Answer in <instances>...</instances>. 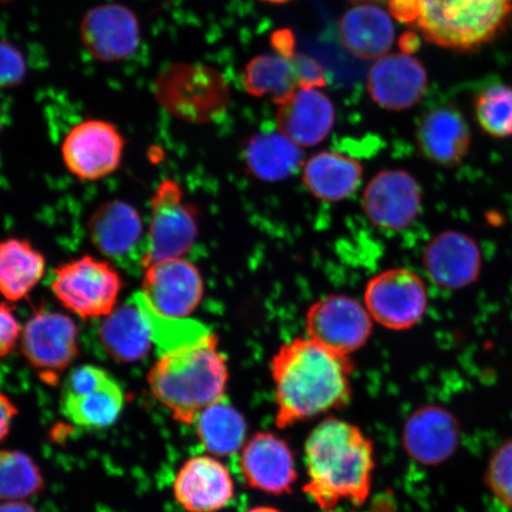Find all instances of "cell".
Returning a JSON list of instances; mask_svg holds the SVG:
<instances>
[{"mask_svg":"<svg viewBox=\"0 0 512 512\" xmlns=\"http://www.w3.org/2000/svg\"><path fill=\"white\" fill-rule=\"evenodd\" d=\"M471 140L470 126L462 112L451 106L426 112L416 128V144L421 155L447 168L464 162Z\"/></svg>","mask_w":512,"mask_h":512,"instance_id":"cell-23","label":"cell"},{"mask_svg":"<svg viewBox=\"0 0 512 512\" xmlns=\"http://www.w3.org/2000/svg\"><path fill=\"white\" fill-rule=\"evenodd\" d=\"M176 501L188 512H219L234 497V482L226 466L210 456L185 462L174 480Z\"/></svg>","mask_w":512,"mask_h":512,"instance_id":"cell-18","label":"cell"},{"mask_svg":"<svg viewBox=\"0 0 512 512\" xmlns=\"http://www.w3.org/2000/svg\"><path fill=\"white\" fill-rule=\"evenodd\" d=\"M390 16L402 23H416L421 15V0H388Z\"/></svg>","mask_w":512,"mask_h":512,"instance_id":"cell-38","label":"cell"},{"mask_svg":"<svg viewBox=\"0 0 512 512\" xmlns=\"http://www.w3.org/2000/svg\"><path fill=\"white\" fill-rule=\"evenodd\" d=\"M512 22V0H421L418 25L435 46L469 51L495 40Z\"/></svg>","mask_w":512,"mask_h":512,"instance_id":"cell-4","label":"cell"},{"mask_svg":"<svg viewBox=\"0 0 512 512\" xmlns=\"http://www.w3.org/2000/svg\"><path fill=\"white\" fill-rule=\"evenodd\" d=\"M133 298L136 299L149 322L153 345H155L158 355L183 348L210 334L207 326L196 322V320L160 315L147 303L142 292L137 293Z\"/></svg>","mask_w":512,"mask_h":512,"instance_id":"cell-32","label":"cell"},{"mask_svg":"<svg viewBox=\"0 0 512 512\" xmlns=\"http://www.w3.org/2000/svg\"><path fill=\"white\" fill-rule=\"evenodd\" d=\"M10 2H14V0H0V3H10Z\"/></svg>","mask_w":512,"mask_h":512,"instance_id":"cell-46","label":"cell"},{"mask_svg":"<svg viewBox=\"0 0 512 512\" xmlns=\"http://www.w3.org/2000/svg\"><path fill=\"white\" fill-rule=\"evenodd\" d=\"M247 512H280L278 509H274L271 507H258L248 510Z\"/></svg>","mask_w":512,"mask_h":512,"instance_id":"cell-44","label":"cell"},{"mask_svg":"<svg viewBox=\"0 0 512 512\" xmlns=\"http://www.w3.org/2000/svg\"><path fill=\"white\" fill-rule=\"evenodd\" d=\"M0 512H37L30 504L24 501L0 503Z\"/></svg>","mask_w":512,"mask_h":512,"instance_id":"cell-41","label":"cell"},{"mask_svg":"<svg viewBox=\"0 0 512 512\" xmlns=\"http://www.w3.org/2000/svg\"><path fill=\"white\" fill-rule=\"evenodd\" d=\"M243 83L249 94L256 98L268 96L274 102L284 99L299 87L292 60L277 53L259 55L249 61Z\"/></svg>","mask_w":512,"mask_h":512,"instance_id":"cell-30","label":"cell"},{"mask_svg":"<svg viewBox=\"0 0 512 512\" xmlns=\"http://www.w3.org/2000/svg\"><path fill=\"white\" fill-rule=\"evenodd\" d=\"M275 53L292 60L296 56V41L290 30L275 31L271 38Z\"/></svg>","mask_w":512,"mask_h":512,"instance_id":"cell-40","label":"cell"},{"mask_svg":"<svg viewBox=\"0 0 512 512\" xmlns=\"http://www.w3.org/2000/svg\"><path fill=\"white\" fill-rule=\"evenodd\" d=\"M40 466L29 454L0 450V501H25L44 489Z\"/></svg>","mask_w":512,"mask_h":512,"instance_id":"cell-31","label":"cell"},{"mask_svg":"<svg viewBox=\"0 0 512 512\" xmlns=\"http://www.w3.org/2000/svg\"><path fill=\"white\" fill-rule=\"evenodd\" d=\"M422 261L433 283L447 290H460L476 283L483 266L477 242L458 230H446L435 236Z\"/></svg>","mask_w":512,"mask_h":512,"instance_id":"cell-19","label":"cell"},{"mask_svg":"<svg viewBox=\"0 0 512 512\" xmlns=\"http://www.w3.org/2000/svg\"><path fill=\"white\" fill-rule=\"evenodd\" d=\"M46 274V258L27 240L0 242V294L15 303L29 297Z\"/></svg>","mask_w":512,"mask_h":512,"instance_id":"cell-27","label":"cell"},{"mask_svg":"<svg viewBox=\"0 0 512 512\" xmlns=\"http://www.w3.org/2000/svg\"><path fill=\"white\" fill-rule=\"evenodd\" d=\"M373 318L366 305L343 294L312 304L306 315L307 337L338 355L349 357L368 342Z\"/></svg>","mask_w":512,"mask_h":512,"instance_id":"cell-12","label":"cell"},{"mask_svg":"<svg viewBox=\"0 0 512 512\" xmlns=\"http://www.w3.org/2000/svg\"><path fill=\"white\" fill-rule=\"evenodd\" d=\"M21 349L43 382L55 386L79 356V329L64 313L40 310L23 326Z\"/></svg>","mask_w":512,"mask_h":512,"instance_id":"cell-8","label":"cell"},{"mask_svg":"<svg viewBox=\"0 0 512 512\" xmlns=\"http://www.w3.org/2000/svg\"><path fill=\"white\" fill-rule=\"evenodd\" d=\"M94 247L128 272L144 270L146 228L138 210L124 201L102 203L88 222Z\"/></svg>","mask_w":512,"mask_h":512,"instance_id":"cell-9","label":"cell"},{"mask_svg":"<svg viewBox=\"0 0 512 512\" xmlns=\"http://www.w3.org/2000/svg\"><path fill=\"white\" fill-rule=\"evenodd\" d=\"M422 195L416 179L403 170H386L377 174L362 197V208L375 227L399 232L416 220Z\"/></svg>","mask_w":512,"mask_h":512,"instance_id":"cell-14","label":"cell"},{"mask_svg":"<svg viewBox=\"0 0 512 512\" xmlns=\"http://www.w3.org/2000/svg\"><path fill=\"white\" fill-rule=\"evenodd\" d=\"M427 85L424 64L405 53L383 56L368 76L371 99L389 111H405L418 104Z\"/></svg>","mask_w":512,"mask_h":512,"instance_id":"cell-20","label":"cell"},{"mask_svg":"<svg viewBox=\"0 0 512 512\" xmlns=\"http://www.w3.org/2000/svg\"><path fill=\"white\" fill-rule=\"evenodd\" d=\"M81 41L94 59L118 62L134 54L140 43L138 18L120 4H104L87 12L81 23Z\"/></svg>","mask_w":512,"mask_h":512,"instance_id":"cell-16","label":"cell"},{"mask_svg":"<svg viewBox=\"0 0 512 512\" xmlns=\"http://www.w3.org/2000/svg\"><path fill=\"white\" fill-rule=\"evenodd\" d=\"M462 438L457 416L441 406L418 409L403 430V446L408 456L422 466L446 463L457 453Z\"/></svg>","mask_w":512,"mask_h":512,"instance_id":"cell-15","label":"cell"},{"mask_svg":"<svg viewBox=\"0 0 512 512\" xmlns=\"http://www.w3.org/2000/svg\"><path fill=\"white\" fill-rule=\"evenodd\" d=\"M418 36L414 34H406L401 38V47L403 53L411 54L416 48H418Z\"/></svg>","mask_w":512,"mask_h":512,"instance_id":"cell-42","label":"cell"},{"mask_svg":"<svg viewBox=\"0 0 512 512\" xmlns=\"http://www.w3.org/2000/svg\"><path fill=\"white\" fill-rule=\"evenodd\" d=\"M99 339L107 354L120 363L142 361L155 347L149 322L134 298L102 318Z\"/></svg>","mask_w":512,"mask_h":512,"instance_id":"cell-24","label":"cell"},{"mask_svg":"<svg viewBox=\"0 0 512 512\" xmlns=\"http://www.w3.org/2000/svg\"><path fill=\"white\" fill-rule=\"evenodd\" d=\"M352 371L349 357L309 337L285 343L271 363L277 403L275 425L287 428L347 406Z\"/></svg>","mask_w":512,"mask_h":512,"instance_id":"cell-1","label":"cell"},{"mask_svg":"<svg viewBox=\"0 0 512 512\" xmlns=\"http://www.w3.org/2000/svg\"><path fill=\"white\" fill-rule=\"evenodd\" d=\"M50 287L56 299L74 315L100 319L118 306L123 280L111 261L85 255L57 267Z\"/></svg>","mask_w":512,"mask_h":512,"instance_id":"cell-5","label":"cell"},{"mask_svg":"<svg viewBox=\"0 0 512 512\" xmlns=\"http://www.w3.org/2000/svg\"><path fill=\"white\" fill-rule=\"evenodd\" d=\"M371 318L389 330L413 328L425 316L428 296L418 274L406 268H393L377 274L364 293Z\"/></svg>","mask_w":512,"mask_h":512,"instance_id":"cell-10","label":"cell"},{"mask_svg":"<svg viewBox=\"0 0 512 512\" xmlns=\"http://www.w3.org/2000/svg\"><path fill=\"white\" fill-rule=\"evenodd\" d=\"M228 380L227 360L213 332L159 355L147 375L153 398L184 425H194L204 409L223 400Z\"/></svg>","mask_w":512,"mask_h":512,"instance_id":"cell-3","label":"cell"},{"mask_svg":"<svg viewBox=\"0 0 512 512\" xmlns=\"http://www.w3.org/2000/svg\"><path fill=\"white\" fill-rule=\"evenodd\" d=\"M27 74V63L16 47L0 42V88L19 85Z\"/></svg>","mask_w":512,"mask_h":512,"instance_id":"cell-35","label":"cell"},{"mask_svg":"<svg viewBox=\"0 0 512 512\" xmlns=\"http://www.w3.org/2000/svg\"><path fill=\"white\" fill-rule=\"evenodd\" d=\"M245 162L260 181H284L304 166V152L281 132L258 133L248 140Z\"/></svg>","mask_w":512,"mask_h":512,"instance_id":"cell-28","label":"cell"},{"mask_svg":"<svg viewBox=\"0 0 512 512\" xmlns=\"http://www.w3.org/2000/svg\"><path fill=\"white\" fill-rule=\"evenodd\" d=\"M204 293L201 272L187 259L153 262L144 270L142 294L160 315L188 318Z\"/></svg>","mask_w":512,"mask_h":512,"instance_id":"cell-13","label":"cell"},{"mask_svg":"<svg viewBox=\"0 0 512 512\" xmlns=\"http://www.w3.org/2000/svg\"><path fill=\"white\" fill-rule=\"evenodd\" d=\"M23 326L15 316L14 307L0 302V361L8 357L21 341Z\"/></svg>","mask_w":512,"mask_h":512,"instance_id":"cell-36","label":"cell"},{"mask_svg":"<svg viewBox=\"0 0 512 512\" xmlns=\"http://www.w3.org/2000/svg\"><path fill=\"white\" fill-rule=\"evenodd\" d=\"M475 112L478 125L489 136L512 137V86L492 85L477 95Z\"/></svg>","mask_w":512,"mask_h":512,"instance_id":"cell-33","label":"cell"},{"mask_svg":"<svg viewBox=\"0 0 512 512\" xmlns=\"http://www.w3.org/2000/svg\"><path fill=\"white\" fill-rule=\"evenodd\" d=\"M125 140L106 120L89 119L75 125L61 146L64 165L80 181H100L117 171L123 160Z\"/></svg>","mask_w":512,"mask_h":512,"instance_id":"cell-11","label":"cell"},{"mask_svg":"<svg viewBox=\"0 0 512 512\" xmlns=\"http://www.w3.org/2000/svg\"><path fill=\"white\" fill-rule=\"evenodd\" d=\"M299 87L317 88L325 86V76L322 66L311 57L299 55L292 59Z\"/></svg>","mask_w":512,"mask_h":512,"instance_id":"cell-37","label":"cell"},{"mask_svg":"<svg viewBox=\"0 0 512 512\" xmlns=\"http://www.w3.org/2000/svg\"><path fill=\"white\" fill-rule=\"evenodd\" d=\"M307 483L304 492L322 510L339 503L367 502L375 469L374 445L350 422L326 419L305 444Z\"/></svg>","mask_w":512,"mask_h":512,"instance_id":"cell-2","label":"cell"},{"mask_svg":"<svg viewBox=\"0 0 512 512\" xmlns=\"http://www.w3.org/2000/svg\"><path fill=\"white\" fill-rule=\"evenodd\" d=\"M125 406L120 383L98 366L73 369L63 381L61 411L74 425L88 430H102L119 419Z\"/></svg>","mask_w":512,"mask_h":512,"instance_id":"cell-6","label":"cell"},{"mask_svg":"<svg viewBox=\"0 0 512 512\" xmlns=\"http://www.w3.org/2000/svg\"><path fill=\"white\" fill-rule=\"evenodd\" d=\"M345 49L361 60H380L395 40L392 16L376 4H357L339 22Z\"/></svg>","mask_w":512,"mask_h":512,"instance_id":"cell-25","label":"cell"},{"mask_svg":"<svg viewBox=\"0 0 512 512\" xmlns=\"http://www.w3.org/2000/svg\"><path fill=\"white\" fill-rule=\"evenodd\" d=\"M362 164L355 158L335 151H323L303 166V182L313 197L324 202H339L360 187Z\"/></svg>","mask_w":512,"mask_h":512,"instance_id":"cell-26","label":"cell"},{"mask_svg":"<svg viewBox=\"0 0 512 512\" xmlns=\"http://www.w3.org/2000/svg\"><path fill=\"white\" fill-rule=\"evenodd\" d=\"M356 4H382L388 2V0H352Z\"/></svg>","mask_w":512,"mask_h":512,"instance_id":"cell-43","label":"cell"},{"mask_svg":"<svg viewBox=\"0 0 512 512\" xmlns=\"http://www.w3.org/2000/svg\"><path fill=\"white\" fill-rule=\"evenodd\" d=\"M18 415V408L8 395L0 393V444L9 437L12 424Z\"/></svg>","mask_w":512,"mask_h":512,"instance_id":"cell-39","label":"cell"},{"mask_svg":"<svg viewBox=\"0 0 512 512\" xmlns=\"http://www.w3.org/2000/svg\"><path fill=\"white\" fill-rule=\"evenodd\" d=\"M197 234L195 209L185 202L181 185L166 179L151 198L144 270L153 262L183 258L194 246Z\"/></svg>","mask_w":512,"mask_h":512,"instance_id":"cell-7","label":"cell"},{"mask_svg":"<svg viewBox=\"0 0 512 512\" xmlns=\"http://www.w3.org/2000/svg\"><path fill=\"white\" fill-rule=\"evenodd\" d=\"M275 104L280 132L300 147L322 143L334 128V104L316 88L298 87Z\"/></svg>","mask_w":512,"mask_h":512,"instance_id":"cell-22","label":"cell"},{"mask_svg":"<svg viewBox=\"0 0 512 512\" xmlns=\"http://www.w3.org/2000/svg\"><path fill=\"white\" fill-rule=\"evenodd\" d=\"M265 2L280 4V3L290 2V0H265Z\"/></svg>","mask_w":512,"mask_h":512,"instance_id":"cell-45","label":"cell"},{"mask_svg":"<svg viewBox=\"0 0 512 512\" xmlns=\"http://www.w3.org/2000/svg\"><path fill=\"white\" fill-rule=\"evenodd\" d=\"M484 483L495 501L512 512V438L504 440L491 453Z\"/></svg>","mask_w":512,"mask_h":512,"instance_id":"cell-34","label":"cell"},{"mask_svg":"<svg viewBox=\"0 0 512 512\" xmlns=\"http://www.w3.org/2000/svg\"><path fill=\"white\" fill-rule=\"evenodd\" d=\"M172 111L191 123H207L219 117L229 104V87L217 70L187 66L172 79Z\"/></svg>","mask_w":512,"mask_h":512,"instance_id":"cell-21","label":"cell"},{"mask_svg":"<svg viewBox=\"0 0 512 512\" xmlns=\"http://www.w3.org/2000/svg\"><path fill=\"white\" fill-rule=\"evenodd\" d=\"M196 426L198 439L213 456H233L245 446L246 420L224 399L204 409L196 420Z\"/></svg>","mask_w":512,"mask_h":512,"instance_id":"cell-29","label":"cell"},{"mask_svg":"<svg viewBox=\"0 0 512 512\" xmlns=\"http://www.w3.org/2000/svg\"><path fill=\"white\" fill-rule=\"evenodd\" d=\"M240 467L247 484L265 494H290L298 479L290 446L270 432L255 434L247 441L242 447Z\"/></svg>","mask_w":512,"mask_h":512,"instance_id":"cell-17","label":"cell"}]
</instances>
